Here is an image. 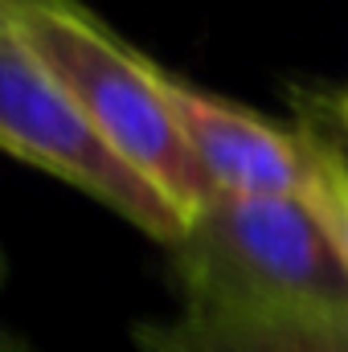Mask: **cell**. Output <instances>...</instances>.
Instances as JSON below:
<instances>
[{
	"mask_svg": "<svg viewBox=\"0 0 348 352\" xmlns=\"http://www.w3.org/2000/svg\"><path fill=\"white\" fill-rule=\"evenodd\" d=\"M8 21L98 140L148 184H156L184 213V221L217 201V188L201 173L160 94L156 62L148 54L111 33L78 0H12Z\"/></svg>",
	"mask_w": 348,
	"mask_h": 352,
	"instance_id": "obj_1",
	"label": "cell"
},
{
	"mask_svg": "<svg viewBox=\"0 0 348 352\" xmlns=\"http://www.w3.org/2000/svg\"><path fill=\"white\" fill-rule=\"evenodd\" d=\"M173 270L193 307L348 299L345 263L299 201L217 197L184 226Z\"/></svg>",
	"mask_w": 348,
	"mask_h": 352,
	"instance_id": "obj_2",
	"label": "cell"
},
{
	"mask_svg": "<svg viewBox=\"0 0 348 352\" xmlns=\"http://www.w3.org/2000/svg\"><path fill=\"white\" fill-rule=\"evenodd\" d=\"M0 152L74 184L168 250L188 226L156 184L98 140L45 62L25 45L8 8H0Z\"/></svg>",
	"mask_w": 348,
	"mask_h": 352,
	"instance_id": "obj_3",
	"label": "cell"
},
{
	"mask_svg": "<svg viewBox=\"0 0 348 352\" xmlns=\"http://www.w3.org/2000/svg\"><path fill=\"white\" fill-rule=\"evenodd\" d=\"M156 82L188 152L197 156L217 197L299 201L303 160L287 127H274L254 111L193 87L180 74H168L160 62H156Z\"/></svg>",
	"mask_w": 348,
	"mask_h": 352,
	"instance_id": "obj_4",
	"label": "cell"
},
{
	"mask_svg": "<svg viewBox=\"0 0 348 352\" xmlns=\"http://www.w3.org/2000/svg\"><path fill=\"white\" fill-rule=\"evenodd\" d=\"M131 336L140 352H348V299L180 303L173 320H144Z\"/></svg>",
	"mask_w": 348,
	"mask_h": 352,
	"instance_id": "obj_5",
	"label": "cell"
},
{
	"mask_svg": "<svg viewBox=\"0 0 348 352\" xmlns=\"http://www.w3.org/2000/svg\"><path fill=\"white\" fill-rule=\"evenodd\" d=\"M291 140L303 160L299 205L312 213L328 246L348 270V119L336 107L332 87L291 82Z\"/></svg>",
	"mask_w": 348,
	"mask_h": 352,
	"instance_id": "obj_6",
	"label": "cell"
},
{
	"mask_svg": "<svg viewBox=\"0 0 348 352\" xmlns=\"http://www.w3.org/2000/svg\"><path fill=\"white\" fill-rule=\"evenodd\" d=\"M332 94H336V107H340V115L348 119V87H332Z\"/></svg>",
	"mask_w": 348,
	"mask_h": 352,
	"instance_id": "obj_7",
	"label": "cell"
},
{
	"mask_svg": "<svg viewBox=\"0 0 348 352\" xmlns=\"http://www.w3.org/2000/svg\"><path fill=\"white\" fill-rule=\"evenodd\" d=\"M0 352H29V349L17 344V340H8V336H0Z\"/></svg>",
	"mask_w": 348,
	"mask_h": 352,
	"instance_id": "obj_8",
	"label": "cell"
},
{
	"mask_svg": "<svg viewBox=\"0 0 348 352\" xmlns=\"http://www.w3.org/2000/svg\"><path fill=\"white\" fill-rule=\"evenodd\" d=\"M0 283H4V258H0Z\"/></svg>",
	"mask_w": 348,
	"mask_h": 352,
	"instance_id": "obj_9",
	"label": "cell"
},
{
	"mask_svg": "<svg viewBox=\"0 0 348 352\" xmlns=\"http://www.w3.org/2000/svg\"><path fill=\"white\" fill-rule=\"evenodd\" d=\"M8 4H12V0H0V8H8Z\"/></svg>",
	"mask_w": 348,
	"mask_h": 352,
	"instance_id": "obj_10",
	"label": "cell"
}]
</instances>
